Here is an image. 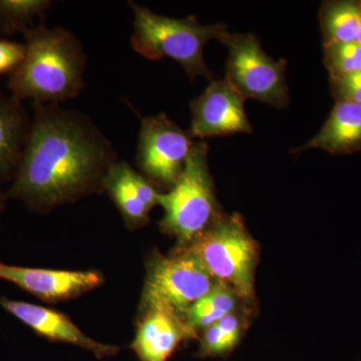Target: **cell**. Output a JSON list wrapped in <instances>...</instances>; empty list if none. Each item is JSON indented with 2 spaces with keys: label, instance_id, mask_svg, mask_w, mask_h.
<instances>
[{
  "label": "cell",
  "instance_id": "13",
  "mask_svg": "<svg viewBox=\"0 0 361 361\" xmlns=\"http://www.w3.org/2000/svg\"><path fill=\"white\" fill-rule=\"evenodd\" d=\"M102 188L110 195L130 228L148 222L149 211L158 205L160 196L153 184L127 161H116L111 166Z\"/></svg>",
  "mask_w": 361,
  "mask_h": 361
},
{
  "label": "cell",
  "instance_id": "3",
  "mask_svg": "<svg viewBox=\"0 0 361 361\" xmlns=\"http://www.w3.org/2000/svg\"><path fill=\"white\" fill-rule=\"evenodd\" d=\"M129 4L134 13L132 45L137 54L149 61L167 56L179 63L191 80L201 75L212 82V73L204 59V49L210 40L218 39L228 30L225 23L204 25L195 16L168 18L135 2Z\"/></svg>",
  "mask_w": 361,
  "mask_h": 361
},
{
  "label": "cell",
  "instance_id": "1",
  "mask_svg": "<svg viewBox=\"0 0 361 361\" xmlns=\"http://www.w3.org/2000/svg\"><path fill=\"white\" fill-rule=\"evenodd\" d=\"M33 104L35 118L9 196L49 211L103 189L116 158L103 133L78 111Z\"/></svg>",
  "mask_w": 361,
  "mask_h": 361
},
{
  "label": "cell",
  "instance_id": "19",
  "mask_svg": "<svg viewBox=\"0 0 361 361\" xmlns=\"http://www.w3.org/2000/svg\"><path fill=\"white\" fill-rule=\"evenodd\" d=\"M323 63L329 78H338L361 71V44L356 42L323 47Z\"/></svg>",
  "mask_w": 361,
  "mask_h": 361
},
{
  "label": "cell",
  "instance_id": "23",
  "mask_svg": "<svg viewBox=\"0 0 361 361\" xmlns=\"http://www.w3.org/2000/svg\"><path fill=\"white\" fill-rule=\"evenodd\" d=\"M238 311L225 315L222 319L216 323L226 337L236 346L241 341L246 326L245 319L238 313Z\"/></svg>",
  "mask_w": 361,
  "mask_h": 361
},
{
  "label": "cell",
  "instance_id": "11",
  "mask_svg": "<svg viewBox=\"0 0 361 361\" xmlns=\"http://www.w3.org/2000/svg\"><path fill=\"white\" fill-rule=\"evenodd\" d=\"M0 279L11 282L49 303L70 300L103 283V275L94 270L42 269L2 263H0Z\"/></svg>",
  "mask_w": 361,
  "mask_h": 361
},
{
  "label": "cell",
  "instance_id": "12",
  "mask_svg": "<svg viewBox=\"0 0 361 361\" xmlns=\"http://www.w3.org/2000/svg\"><path fill=\"white\" fill-rule=\"evenodd\" d=\"M0 305L27 325L37 336L49 341L73 344L89 350L97 358L115 356L120 348L110 344L99 343L90 338L75 324L68 316L44 306L11 300L0 297Z\"/></svg>",
  "mask_w": 361,
  "mask_h": 361
},
{
  "label": "cell",
  "instance_id": "7",
  "mask_svg": "<svg viewBox=\"0 0 361 361\" xmlns=\"http://www.w3.org/2000/svg\"><path fill=\"white\" fill-rule=\"evenodd\" d=\"M217 283L190 248L172 255H149L141 306L158 304L186 317L199 299Z\"/></svg>",
  "mask_w": 361,
  "mask_h": 361
},
{
  "label": "cell",
  "instance_id": "18",
  "mask_svg": "<svg viewBox=\"0 0 361 361\" xmlns=\"http://www.w3.org/2000/svg\"><path fill=\"white\" fill-rule=\"evenodd\" d=\"M51 6L47 0H0V30L7 35L27 32L35 18H42Z\"/></svg>",
  "mask_w": 361,
  "mask_h": 361
},
{
  "label": "cell",
  "instance_id": "25",
  "mask_svg": "<svg viewBox=\"0 0 361 361\" xmlns=\"http://www.w3.org/2000/svg\"><path fill=\"white\" fill-rule=\"evenodd\" d=\"M4 196L1 193H0V212H1L2 207H4Z\"/></svg>",
  "mask_w": 361,
  "mask_h": 361
},
{
  "label": "cell",
  "instance_id": "15",
  "mask_svg": "<svg viewBox=\"0 0 361 361\" xmlns=\"http://www.w3.org/2000/svg\"><path fill=\"white\" fill-rule=\"evenodd\" d=\"M30 127L20 102L0 94V182L16 175Z\"/></svg>",
  "mask_w": 361,
  "mask_h": 361
},
{
  "label": "cell",
  "instance_id": "5",
  "mask_svg": "<svg viewBox=\"0 0 361 361\" xmlns=\"http://www.w3.org/2000/svg\"><path fill=\"white\" fill-rule=\"evenodd\" d=\"M187 248L196 254L216 281L231 287L244 302L253 300L258 244L241 216L219 214Z\"/></svg>",
  "mask_w": 361,
  "mask_h": 361
},
{
  "label": "cell",
  "instance_id": "22",
  "mask_svg": "<svg viewBox=\"0 0 361 361\" xmlns=\"http://www.w3.org/2000/svg\"><path fill=\"white\" fill-rule=\"evenodd\" d=\"M25 44L0 39V75L11 73L25 56Z\"/></svg>",
  "mask_w": 361,
  "mask_h": 361
},
{
  "label": "cell",
  "instance_id": "2",
  "mask_svg": "<svg viewBox=\"0 0 361 361\" xmlns=\"http://www.w3.org/2000/svg\"><path fill=\"white\" fill-rule=\"evenodd\" d=\"M25 56L11 73L8 89L18 101L58 104L73 99L84 87L87 56L77 37L44 23L23 33Z\"/></svg>",
  "mask_w": 361,
  "mask_h": 361
},
{
  "label": "cell",
  "instance_id": "10",
  "mask_svg": "<svg viewBox=\"0 0 361 361\" xmlns=\"http://www.w3.org/2000/svg\"><path fill=\"white\" fill-rule=\"evenodd\" d=\"M130 348L140 361H168L182 342L196 338L187 318L158 304L141 306Z\"/></svg>",
  "mask_w": 361,
  "mask_h": 361
},
{
  "label": "cell",
  "instance_id": "17",
  "mask_svg": "<svg viewBox=\"0 0 361 361\" xmlns=\"http://www.w3.org/2000/svg\"><path fill=\"white\" fill-rule=\"evenodd\" d=\"M242 301L231 287L217 281L211 291L199 299L188 311V322L196 331L205 329L219 322L225 315L240 310Z\"/></svg>",
  "mask_w": 361,
  "mask_h": 361
},
{
  "label": "cell",
  "instance_id": "14",
  "mask_svg": "<svg viewBox=\"0 0 361 361\" xmlns=\"http://www.w3.org/2000/svg\"><path fill=\"white\" fill-rule=\"evenodd\" d=\"M322 149L332 155H350L361 149V104L336 102L326 122L307 144L292 149L299 153Z\"/></svg>",
  "mask_w": 361,
  "mask_h": 361
},
{
  "label": "cell",
  "instance_id": "21",
  "mask_svg": "<svg viewBox=\"0 0 361 361\" xmlns=\"http://www.w3.org/2000/svg\"><path fill=\"white\" fill-rule=\"evenodd\" d=\"M329 80L330 90L336 102L361 104V71Z\"/></svg>",
  "mask_w": 361,
  "mask_h": 361
},
{
  "label": "cell",
  "instance_id": "9",
  "mask_svg": "<svg viewBox=\"0 0 361 361\" xmlns=\"http://www.w3.org/2000/svg\"><path fill=\"white\" fill-rule=\"evenodd\" d=\"M245 97L224 78L212 80L190 104L192 113V137L206 139L252 132L251 123L244 109Z\"/></svg>",
  "mask_w": 361,
  "mask_h": 361
},
{
  "label": "cell",
  "instance_id": "24",
  "mask_svg": "<svg viewBox=\"0 0 361 361\" xmlns=\"http://www.w3.org/2000/svg\"><path fill=\"white\" fill-rule=\"evenodd\" d=\"M355 42H357V44H361V13L360 18V25H358L357 33H356Z\"/></svg>",
  "mask_w": 361,
  "mask_h": 361
},
{
  "label": "cell",
  "instance_id": "8",
  "mask_svg": "<svg viewBox=\"0 0 361 361\" xmlns=\"http://www.w3.org/2000/svg\"><path fill=\"white\" fill-rule=\"evenodd\" d=\"M194 142L165 114L142 118L135 160L146 179L169 190L177 184Z\"/></svg>",
  "mask_w": 361,
  "mask_h": 361
},
{
  "label": "cell",
  "instance_id": "4",
  "mask_svg": "<svg viewBox=\"0 0 361 361\" xmlns=\"http://www.w3.org/2000/svg\"><path fill=\"white\" fill-rule=\"evenodd\" d=\"M209 147L194 142L179 180L167 193H160L164 210L161 229L177 240L178 250L187 248L218 217L213 179L208 166Z\"/></svg>",
  "mask_w": 361,
  "mask_h": 361
},
{
  "label": "cell",
  "instance_id": "16",
  "mask_svg": "<svg viewBox=\"0 0 361 361\" xmlns=\"http://www.w3.org/2000/svg\"><path fill=\"white\" fill-rule=\"evenodd\" d=\"M360 13L361 0L323 2L319 11L323 47L355 42Z\"/></svg>",
  "mask_w": 361,
  "mask_h": 361
},
{
  "label": "cell",
  "instance_id": "6",
  "mask_svg": "<svg viewBox=\"0 0 361 361\" xmlns=\"http://www.w3.org/2000/svg\"><path fill=\"white\" fill-rule=\"evenodd\" d=\"M218 40L228 49L225 78L245 99H257L277 108L288 104L285 59L270 58L251 33L226 30Z\"/></svg>",
  "mask_w": 361,
  "mask_h": 361
},
{
  "label": "cell",
  "instance_id": "20",
  "mask_svg": "<svg viewBox=\"0 0 361 361\" xmlns=\"http://www.w3.org/2000/svg\"><path fill=\"white\" fill-rule=\"evenodd\" d=\"M203 330L198 351L199 357L227 356L236 348V345L226 337L216 323Z\"/></svg>",
  "mask_w": 361,
  "mask_h": 361
}]
</instances>
